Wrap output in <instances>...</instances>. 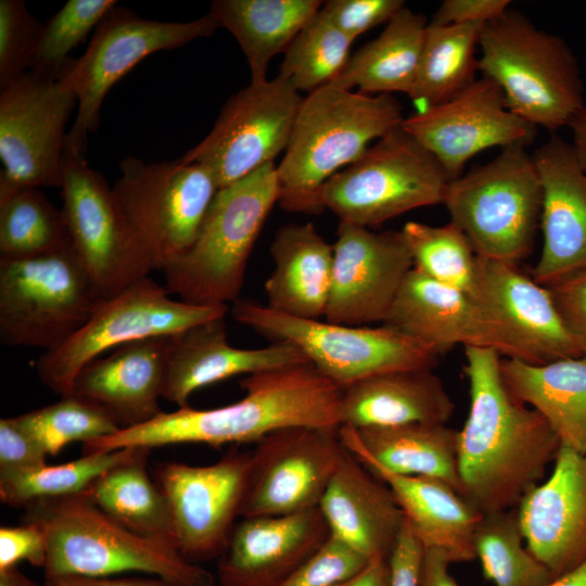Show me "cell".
<instances>
[{"label": "cell", "instance_id": "obj_17", "mask_svg": "<svg viewBox=\"0 0 586 586\" xmlns=\"http://www.w3.org/2000/svg\"><path fill=\"white\" fill-rule=\"evenodd\" d=\"M345 449L339 429L291 426L256 443L240 517L317 509Z\"/></svg>", "mask_w": 586, "mask_h": 586}, {"label": "cell", "instance_id": "obj_18", "mask_svg": "<svg viewBox=\"0 0 586 586\" xmlns=\"http://www.w3.org/2000/svg\"><path fill=\"white\" fill-rule=\"evenodd\" d=\"M250 469L251 453L232 450L208 466L169 461L154 470L175 547L186 560L218 558L240 517Z\"/></svg>", "mask_w": 586, "mask_h": 586}, {"label": "cell", "instance_id": "obj_9", "mask_svg": "<svg viewBox=\"0 0 586 586\" xmlns=\"http://www.w3.org/2000/svg\"><path fill=\"white\" fill-rule=\"evenodd\" d=\"M232 316L275 342L297 346L321 374L342 390L378 373L433 369L438 354L399 330L323 322L278 313L249 300H237Z\"/></svg>", "mask_w": 586, "mask_h": 586}, {"label": "cell", "instance_id": "obj_1", "mask_svg": "<svg viewBox=\"0 0 586 586\" xmlns=\"http://www.w3.org/2000/svg\"><path fill=\"white\" fill-rule=\"evenodd\" d=\"M464 358L470 407L458 431L462 493L483 514L513 510L561 443L543 416L510 392L496 351L464 347Z\"/></svg>", "mask_w": 586, "mask_h": 586}, {"label": "cell", "instance_id": "obj_58", "mask_svg": "<svg viewBox=\"0 0 586 586\" xmlns=\"http://www.w3.org/2000/svg\"><path fill=\"white\" fill-rule=\"evenodd\" d=\"M0 586H37L16 565L0 570Z\"/></svg>", "mask_w": 586, "mask_h": 586}, {"label": "cell", "instance_id": "obj_22", "mask_svg": "<svg viewBox=\"0 0 586 586\" xmlns=\"http://www.w3.org/2000/svg\"><path fill=\"white\" fill-rule=\"evenodd\" d=\"M530 551L559 577L586 562V456L561 445L548 477L515 508Z\"/></svg>", "mask_w": 586, "mask_h": 586}, {"label": "cell", "instance_id": "obj_19", "mask_svg": "<svg viewBox=\"0 0 586 586\" xmlns=\"http://www.w3.org/2000/svg\"><path fill=\"white\" fill-rule=\"evenodd\" d=\"M402 127L437 160L450 181L482 151L527 145L536 133V127L509 110L499 86L486 77L405 118Z\"/></svg>", "mask_w": 586, "mask_h": 586}, {"label": "cell", "instance_id": "obj_3", "mask_svg": "<svg viewBox=\"0 0 586 586\" xmlns=\"http://www.w3.org/2000/svg\"><path fill=\"white\" fill-rule=\"evenodd\" d=\"M404 119L392 94L370 95L332 84L309 92L277 166L279 205L293 213L319 214L321 187Z\"/></svg>", "mask_w": 586, "mask_h": 586}, {"label": "cell", "instance_id": "obj_35", "mask_svg": "<svg viewBox=\"0 0 586 586\" xmlns=\"http://www.w3.org/2000/svg\"><path fill=\"white\" fill-rule=\"evenodd\" d=\"M321 5L318 0H215L208 13L238 41L251 82H262L270 60L285 52Z\"/></svg>", "mask_w": 586, "mask_h": 586}, {"label": "cell", "instance_id": "obj_5", "mask_svg": "<svg viewBox=\"0 0 586 586\" xmlns=\"http://www.w3.org/2000/svg\"><path fill=\"white\" fill-rule=\"evenodd\" d=\"M479 71L501 89L517 116L549 131L568 127L585 107L577 60L559 36L508 9L484 24Z\"/></svg>", "mask_w": 586, "mask_h": 586}, {"label": "cell", "instance_id": "obj_44", "mask_svg": "<svg viewBox=\"0 0 586 586\" xmlns=\"http://www.w3.org/2000/svg\"><path fill=\"white\" fill-rule=\"evenodd\" d=\"M115 0H69L46 23L34 50L29 71L59 79L73 60L69 53L85 41Z\"/></svg>", "mask_w": 586, "mask_h": 586}, {"label": "cell", "instance_id": "obj_7", "mask_svg": "<svg viewBox=\"0 0 586 586\" xmlns=\"http://www.w3.org/2000/svg\"><path fill=\"white\" fill-rule=\"evenodd\" d=\"M525 146L504 148L492 161L448 184L443 204L450 221L481 258L517 264L532 250L543 187Z\"/></svg>", "mask_w": 586, "mask_h": 586}, {"label": "cell", "instance_id": "obj_2", "mask_svg": "<svg viewBox=\"0 0 586 586\" xmlns=\"http://www.w3.org/2000/svg\"><path fill=\"white\" fill-rule=\"evenodd\" d=\"M245 396L214 409L181 407L143 424L82 444V454L173 444L257 443L291 426L340 428L342 388L311 364H297L249 374L239 382Z\"/></svg>", "mask_w": 586, "mask_h": 586}, {"label": "cell", "instance_id": "obj_52", "mask_svg": "<svg viewBox=\"0 0 586 586\" xmlns=\"http://www.w3.org/2000/svg\"><path fill=\"white\" fill-rule=\"evenodd\" d=\"M423 547L406 520L398 542L388 559L391 586H418Z\"/></svg>", "mask_w": 586, "mask_h": 586}, {"label": "cell", "instance_id": "obj_31", "mask_svg": "<svg viewBox=\"0 0 586 586\" xmlns=\"http://www.w3.org/2000/svg\"><path fill=\"white\" fill-rule=\"evenodd\" d=\"M273 270L265 282L268 307L285 315L324 317L332 283L333 245L310 222L281 227L270 245Z\"/></svg>", "mask_w": 586, "mask_h": 586}, {"label": "cell", "instance_id": "obj_48", "mask_svg": "<svg viewBox=\"0 0 586 586\" xmlns=\"http://www.w3.org/2000/svg\"><path fill=\"white\" fill-rule=\"evenodd\" d=\"M26 560L35 566L44 568L47 540L42 531L30 523L0 527V570Z\"/></svg>", "mask_w": 586, "mask_h": 586}, {"label": "cell", "instance_id": "obj_24", "mask_svg": "<svg viewBox=\"0 0 586 586\" xmlns=\"http://www.w3.org/2000/svg\"><path fill=\"white\" fill-rule=\"evenodd\" d=\"M533 160L543 187V246L532 278L551 288L586 273V175L571 144L556 135Z\"/></svg>", "mask_w": 586, "mask_h": 586}, {"label": "cell", "instance_id": "obj_28", "mask_svg": "<svg viewBox=\"0 0 586 586\" xmlns=\"http://www.w3.org/2000/svg\"><path fill=\"white\" fill-rule=\"evenodd\" d=\"M305 362H309L305 354L288 342L235 348L228 343L225 318L208 320L173 334L163 398L186 407L190 395L203 386Z\"/></svg>", "mask_w": 586, "mask_h": 586}, {"label": "cell", "instance_id": "obj_47", "mask_svg": "<svg viewBox=\"0 0 586 586\" xmlns=\"http://www.w3.org/2000/svg\"><path fill=\"white\" fill-rule=\"evenodd\" d=\"M404 7L402 0H329L322 2L320 12L355 40L371 28L387 23Z\"/></svg>", "mask_w": 586, "mask_h": 586}, {"label": "cell", "instance_id": "obj_32", "mask_svg": "<svg viewBox=\"0 0 586 586\" xmlns=\"http://www.w3.org/2000/svg\"><path fill=\"white\" fill-rule=\"evenodd\" d=\"M339 434L357 457L369 458L394 473L437 479L463 495L458 431L446 423L413 422L359 430L340 426Z\"/></svg>", "mask_w": 586, "mask_h": 586}, {"label": "cell", "instance_id": "obj_21", "mask_svg": "<svg viewBox=\"0 0 586 586\" xmlns=\"http://www.w3.org/2000/svg\"><path fill=\"white\" fill-rule=\"evenodd\" d=\"M442 355L456 345L496 351L520 360L505 329L474 297L412 269L383 322Z\"/></svg>", "mask_w": 586, "mask_h": 586}, {"label": "cell", "instance_id": "obj_4", "mask_svg": "<svg viewBox=\"0 0 586 586\" xmlns=\"http://www.w3.org/2000/svg\"><path fill=\"white\" fill-rule=\"evenodd\" d=\"M23 509L21 523L38 526L47 540L44 579L138 571L176 586H215L212 573L186 560L171 543L133 533L85 493L34 501Z\"/></svg>", "mask_w": 586, "mask_h": 586}, {"label": "cell", "instance_id": "obj_12", "mask_svg": "<svg viewBox=\"0 0 586 586\" xmlns=\"http://www.w3.org/2000/svg\"><path fill=\"white\" fill-rule=\"evenodd\" d=\"M228 305L201 306L175 301L150 276L101 300L88 321L61 346L38 358L39 380L54 393L71 394L78 372L104 352L128 342L176 334L195 324L225 318Z\"/></svg>", "mask_w": 586, "mask_h": 586}, {"label": "cell", "instance_id": "obj_11", "mask_svg": "<svg viewBox=\"0 0 586 586\" xmlns=\"http://www.w3.org/2000/svg\"><path fill=\"white\" fill-rule=\"evenodd\" d=\"M112 187L116 202L153 270H164L194 243L219 187L199 163H146L128 156Z\"/></svg>", "mask_w": 586, "mask_h": 586}, {"label": "cell", "instance_id": "obj_20", "mask_svg": "<svg viewBox=\"0 0 586 586\" xmlns=\"http://www.w3.org/2000/svg\"><path fill=\"white\" fill-rule=\"evenodd\" d=\"M412 267L402 230L374 232L340 221L326 320L346 326L384 322Z\"/></svg>", "mask_w": 586, "mask_h": 586}, {"label": "cell", "instance_id": "obj_45", "mask_svg": "<svg viewBox=\"0 0 586 586\" xmlns=\"http://www.w3.org/2000/svg\"><path fill=\"white\" fill-rule=\"evenodd\" d=\"M41 27L23 0H0V88L29 71Z\"/></svg>", "mask_w": 586, "mask_h": 586}, {"label": "cell", "instance_id": "obj_14", "mask_svg": "<svg viewBox=\"0 0 586 586\" xmlns=\"http://www.w3.org/2000/svg\"><path fill=\"white\" fill-rule=\"evenodd\" d=\"M61 212L71 247L101 298L153 271L104 177L65 145Z\"/></svg>", "mask_w": 586, "mask_h": 586}, {"label": "cell", "instance_id": "obj_13", "mask_svg": "<svg viewBox=\"0 0 586 586\" xmlns=\"http://www.w3.org/2000/svg\"><path fill=\"white\" fill-rule=\"evenodd\" d=\"M217 28L209 13L191 22H161L114 7L94 29L82 55L73 59L58 79L77 98V113L65 145L85 153L88 133L99 127L106 94L140 61L157 51L209 37Z\"/></svg>", "mask_w": 586, "mask_h": 586}, {"label": "cell", "instance_id": "obj_26", "mask_svg": "<svg viewBox=\"0 0 586 586\" xmlns=\"http://www.w3.org/2000/svg\"><path fill=\"white\" fill-rule=\"evenodd\" d=\"M171 342L173 334H164L114 348L78 372L71 394L101 408L120 430L151 421L163 412Z\"/></svg>", "mask_w": 586, "mask_h": 586}, {"label": "cell", "instance_id": "obj_41", "mask_svg": "<svg viewBox=\"0 0 586 586\" xmlns=\"http://www.w3.org/2000/svg\"><path fill=\"white\" fill-rule=\"evenodd\" d=\"M413 268L432 280L474 297L479 257L463 231L453 221L430 226L408 221L402 229Z\"/></svg>", "mask_w": 586, "mask_h": 586}, {"label": "cell", "instance_id": "obj_54", "mask_svg": "<svg viewBox=\"0 0 586 586\" xmlns=\"http://www.w3.org/2000/svg\"><path fill=\"white\" fill-rule=\"evenodd\" d=\"M44 586H176L161 577H88L78 575H65L46 578Z\"/></svg>", "mask_w": 586, "mask_h": 586}, {"label": "cell", "instance_id": "obj_29", "mask_svg": "<svg viewBox=\"0 0 586 586\" xmlns=\"http://www.w3.org/2000/svg\"><path fill=\"white\" fill-rule=\"evenodd\" d=\"M356 458L390 487L423 549L440 550L451 563L475 559L474 538L484 514L468 498L437 479L394 473Z\"/></svg>", "mask_w": 586, "mask_h": 586}, {"label": "cell", "instance_id": "obj_15", "mask_svg": "<svg viewBox=\"0 0 586 586\" xmlns=\"http://www.w3.org/2000/svg\"><path fill=\"white\" fill-rule=\"evenodd\" d=\"M77 98L59 80L26 72L0 88V201L63 183L66 124Z\"/></svg>", "mask_w": 586, "mask_h": 586}, {"label": "cell", "instance_id": "obj_37", "mask_svg": "<svg viewBox=\"0 0 586 586\" xmlns=\"http://www.w3.org/2000/svg\"><path fill=\"white\" fill-rule=\"evenodd\" d=\"M483 24H428L411 94L423 109L446 102L469 86L479 71L476 49Z\"/></svg>", "mask_w": 586, "mask_h": 586}, {"label": "cell", "instance_id": "obj_57", "mask_svg": "<svg viewBox=\"0 0 586 586\" xmlns=\"http://www.w3.org/2000/svg\"><path fill=\"white\" fill-rule=\"evenodd\" d=\"M547 586H586V562L556 577Z\"/></svg>", "mask_w": 586, "mask_h": 586}, {"label": "cell", "instance_id": "obj_55", "mask_svg": "<svg viewBox=\"0 0 586 586\" xmlns=\"http://www.w3.org/2000/svg\"><path fill=\"white\" fill-rule=\"evenodd\" d=\"M332 586H391V568L386 559L371 560L354 576Z\"/></svg>", "mask_w": 586, "mask_h": 586}, {"label": "cell", "instance_id": "obj_38", "mask_svg": "<svg viewBox=\"0 0 586 586\" xmlns=\"http://www.w3.org/2000/svg\"><path fill=\"white\" fill-rule=\"evenodd\" d=\"M138 447L82 455L71 462L25 469H0V498L24 508L43 500L84 494L106 470L131 458Z\"/></svg>", "mask_w": 586, "mask_h": 586}, {"label": "cell", "instance_id": "obj_56", "mask_svg": "<svg viewBox=\"0 0 586 586\" xmlns=\"http://www.w3.org/2000/svg\"><path fill=\"white\" fill-rule=\"evenodd\" d=\"M572 132V150L581 169L586 175V106L570 122Z\"/></svg>", "mask_w": 586, "mask_h": 586}, {"label": "cell", "instance_id": "obj_30", "mask_svg": "<svg viewBox=\"0 0 586 586\" xmlns=\"http://www.w3.org/2000/svg\"><path fill=\"white\" fill-rule=\"evenodd\" d=\"M455 404L432 369L395 370L342 390L340 426L355 430L413 422L447 423Z\"/></svg>", "mask_w": 586, "mask_h": 586}, {"label": "cell", "instance_id": "obj_53", "mask_svg": "<svg viewBox=\"0 0 586 586\" xmlns=\"http://www.w3.org/2000/svg\"><path fill=\"white\" fill-rule=\"evenodd\" d=\"M451 561L436 549H423L418 586H460L449 572Z\"/></svg>", "mask_w": 586, "mask_h": 586}, {"label": "cell", "instance_id": "obj_49", "mask_svg": "<svg viewBox=\"0 0 586 586\" xmlns=\"http://www.w3.org/2000/svg\"><path fill=\"white\" fill-rule=\"evenodd\" d=\"M47 453L17 423L15 417L0 420V469H25L46 464Z\"/></svg>", "mask_w": 586, "mask_h": 586}, {"label": "cell", "instance_id": "obj_6", "mask_svg": "<svg viewBox=\"0 0 586 586\" xmlns=\"http://www.w3.org/2000/svg\"><path fill=\"white\" fill-rule=\"evenodd\" d=\"M278 198L275 163L219 189L192 246L163 270L168 292L201 306L239 300L250 254Z\"/></svg>", "mask_w": 586, "mask_h": 586}, {"label": "cell", "instance_id": "obj_23", "mask_svg": "<svg viewBox=\"0 0 586 586\" xmlns=\"http://www.w3.org/2000/svg\"><path fill=\"white\" fill-rule=\"evenodd\" d=\"M474 298L505 327L520 360L540 365L584 355L550 290L523 273L517 264L479 257Z\"/></svg>", "mask_w": 586, "mask_h": 586}, {"label": "cell", "instance_id": "obj_39", "mask_svg": "<svg viewBox=\"0 0 586 586\" xmlns=\"http://www.w3.org/2000/svg\"><path fill=\"white\" fill-rule=\"evenodd\" d=\"M474 551L484 576L495 586H547L555 579L526 547L515 509L483 515Z\"/></svg>", "mask_w": 586, "mask_h": 586}, {"label": "cell", "instance_id": "obj_51", "mask_svg": "<svg viewBox=\"0 0 586 586\" xmlns=\"http://www.w3.org/2000/svg\"><path fill=\"white\" fill-rule=\"evenodd\" d=\"M509 5V0H445L440 4L430 24L484 25L505 13Z\"/></svg>", "mask_w": 586, "mask_h": 586}, {"label": "cell", "instance_id": "obj_46", "mask_svg": "<svg viewBox=\"0 0 586 586\" xmlns=\"http://www.w3.org/2000/svg\"><path fill=\"white\" fill-rule=\"evenodd\" d=\"M370 561L332 537L278 586H332L360 572Z\"/></svg>", "mask_w": 586, "mask_h": 586}, {"label": "cell", "instance_id": "obj_42", "mask_svg": "<svg viewBox=\"0 0 586 586\" xmlns=\"http://www.w3.org/2000/svg\"><path fill=\"white\" fill-rule=\"evenodd\" d=\"M353 42L319 10L286 48L278 75L298 92L309 93L340 75L351 58Z\"/></svg>", "mask_w": 586, "mask_h": 586}, {"label": "cell", "instance_id": "obj_25", "mask_svg": "<svg viewBox=\"0 0 586 586\" xmlns=\"http://www.w3.org/2000/svg\"><path fill=\"white\" fill-rule=\"evenodd\" d=\"M330 537L319 508L278 517L242 518L218 556L221 586H278Z\"/></svg>", "mask_w": 586, "mask_h": 586}, {"label": "cell", "instance_id": "obj_43", "mask_svg": "<svg viewBox=\"0 0 586 586\" xmlns=\"http://www.w3.org/2000/svg\"><path fill=\"white\" fill-rule=\"evenodd\" d=\"M15 420L50 456L73 442L85 444L120 430L105 411L73 394Z\"/></svg>", "mask_w": 586, "mask_h": 586}, {"label": "cell", "instance_id": "obj_8", "mask_svg": "<svg viewBox=\"0 0 586 586\" xmlns=\"http://www.w3.org/2000/svg\"><path fill=\"white\" fill-rule=\"evenodd\" d=\"M449 182L437 160L399 126L331 177L317 205L340 221L368 228L418 207L443 204Z\"/></svg>", "mask_w": 586, "mask_h": 586}, {"label": "cell", "instance_id": "obj_40", "mask_svg": "<svg viewBox=\"0 0 586 586\" xmlns=\"http://www.w3.org/2000/svg\"><path fill=\"white\" fill-rule=\"evenodd\" d=\"M68 243L61 209L38 188L18 190L0 201V257L38 256Z\"/></svg>", "mask_w": 586, "mask_h": 586}, {"label": "cell", "instance_id": "obj_34", "mask_svg": "<svg viewBox=\"0 0 586 586\" xmlns=\"http://www.w3.org/2000/svg\"><path fill=\"white\" fill-rule=\"evenodd\" d=\"M428 22L406 5L383 31L348 60L332 85L362 93L411 94L420 63Z\"/></svg>", "mask_w": 586, "mask_h": 586}, {"label": "cell", "instance_id": "obj_27", "mask_svg": "<svg viewBox=\"0 0 586 586\" xmlns=\"http://www.w3.org/2000/svg\"><path fill=\"white\" fill-rule=\"evenodd\" d=\"M318 508L330 535L369 561L388 560L405 525L390 487L346 447Z\"/></svg>", "mask_w": 586, "mask_h": 586}, {"label": "cell", "instance_id": "obj_16", "mask_svg": "<svg viewBox=\"0 0 586 586\" xmlns=\"http://www.w3.org/2000/svg\"><path fill=\"white\" fill-rule=\"evenodd\" d=\"M303 99L280 75L250 82L227 100L208 135L179 158L205 166L219 189L229 186L285 151Z\"/></svg>", "mask_w": 586, "mask_h": 586}, {"label": "cell", "instance_id": "obj_10", "mask_svg": "<svg viewBox=\"0 0 586 586\" xmlns=\"http://www.w3.org/2000/svg\"><path fill=\"white\" fill-rule=\"evenodd\" d=\"M100 297L71 244L25 258L0 257V340L50 352L90 318Z\"/></svg>", "mask_w": 586, "mask_h": 586}, {"label": "cell", "instance_id": "obj_50", "mask_svg": "<svg viewBox=\"0 0 586 586\" xmlns=\"http://www.w3.org/2000/svg\"><path fill=\"white\" fill-rule=\"evenodd\" d=\"M548 289L566 327L586 355V273Z\"/></svg>", "mask_w": 586, "mask_h": 586}, {"label": "cell", "instance_id": "obj_36", "mask_svg": "<svg viewBox=\"0 0 586 586\" xmlns=\"http://www.w3.org/2000/svg\"><path fill=\"white\" fill-rule=\"evenodd\" d=\"M150 448L102 473L85 493L105 514L148 538L171 543L174 536L167 501L146 470Z\"/></svg>", "mask_w": 586, "mask_h": 586}, {"label": "cell", "instance_id": "obj_33", "mask_svg": "<svg viewBox=\"0 0 586 586\" xmlns=\"http://www.w3.org/2000/svg\"><path fill=\"white\" fill-rule=\"evenodd\" d=\"M510 392L538 411L564 445L586 456V355L547 364L501 358Z\"/></svg>", "mask_w": 586, "mask_h": 586}]
</instances>
